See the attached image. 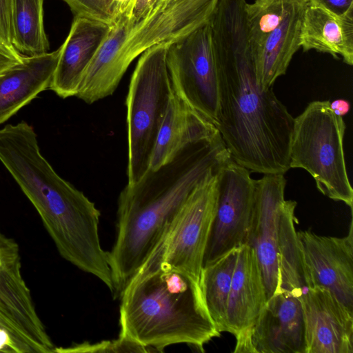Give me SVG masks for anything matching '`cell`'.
Listing matches in <instances>:
<instances>
[{
  "label": "cell",
  "mask_w": 353,
  "mask_h": 353,
  "mask_svg": "<svg viewBox=\"0 0 353 353\" xmlns=\"http://www.w3.org/2000/svg\"><path fill=\"white\" fill-rule=\"evenodd\" d=\"M346 125L329 101H314L294 118L290 142V168L305 170L318 190L342 201L352 212L353 189L345 165L343 139Z\"/></svg>",
  "instance_id": "obj_6"
},
{
  "label": "cell",
  "mask_w": 353,
  "mask_h": 353,
  "mask_svg": "<svg viewBox=\"0 0 353 353\" xmlns=\"http://www.w3.org/2000/svg\"><path fill=\"white\" fill-rule=\"evenodd\" d=\"M239 248L204 266L200 284L205 303L217 330L227 332V307Z\"/></svg>",
  "instance_id": "obj_22"
},
{
  "label": "cell",
  "mask_w": 353,
  "mask_h": 353,
  "mask_svg": "<svg viewBox=\"0 0 353 353\" xmlns=\"http://www.w3.org/2000/svg\"><path fill=\"white\" fill-rule=\"evenodd\" d=\"M232 158L219 132L181 150L128 184L118 199L117 236L108 252L115 297L139 271L195 188Z\"/></svg>",
  "instance_id": "obj_2"
},
{
  "label": "cell",
  "mask_w": 353,
  "mask_h": 353,
  "mask_svg": "<svg viewBox=\"0 0 353 353\" xmlns=\"http://www.w3.org/2000/svg\"><path fill=\"white\" fill-rule=\"evenodd\" d=\"M283 174H265L254 180L255 199L248 245L255 250L261 268L268 299L278 281L279 221L285 199Z\"/></svg>",
  "instance_id": "obj_15"
},
{
  "label": "cell",
  "mask_w": 353,
  "mask_h": 353,
  "mask_svg": "<svg viewBox=\"0 0 353 353\" xmlns=\"http://www.w3.org/2000/svg\"><path fill=\"white\" fill-rule=\"evenodd\" d=\"M219 172L195 188L142 266L163 263L200 281L216 209Z\"/></svg>",
  "instance_id": "obj_8"
},
{
  "label": "cell",
  "mask_w": 353,
  "mask_h": 353,
  "mask_svg": "<svg viewBox=\"0 0 353 353\" xmlns=\"http://www.w3.org/2000/svg\"><path fill=\"white\" fill-rule=\"evenodd\" d=\"M170 44L154 46L139 57L126 99L128 184L137 182L150 168L151 157L174 92L167 64Z\"/></svg>",
  "instance_id": "obj_7"
},
{
  "label": "cell",
  "mask_w": 353,
  "mask_h": 353,
  "mask_svg": "<svg viewBox=\"0 0 353 353\" xmlns=\"http://www.w3.org/2000/svg\"><path fill=\"white\" fill-rule=\"evenodd\" d=\"M12 0H0V43L13 46Z\"/></svg>",
  "instance_id": "obj_27"
},
{
  "label": "cell",
  "mask_w": 353,
  "mask_h": 353,
  "mask_svg": "<svg viewBox=\"0 0 353 353\" xmlns=\"http://www.w3.org/2000/svg\"><path fill=\"white\" fill-rule=\"evenodd\" d=\"M59 52V48L52 52L23 55L21 63L0 76V124L50 88Z\"/></svg>",
  "instance_id": "obj_18"
},
{
  "label": "cell",
  "mask_w": 353,
  "mask_h": 353,
  "mask_svg": "<svg viewBox=\"0 0 353 353\" xmlns=\"http://www.w3.org/2000/svg\"><path fill=\"white\" fill-rule=\"evenodd\" d=\"M301 47L314 50L353 64V8L343 15L307 5L301 24Z\"/></svg>",
  "instance_id": "obj_21"
},
{
  "label": "cell",
  "mask_w": 353,
  "mask_h": 353,
  "mask_svg": "<svg viewBox=\"0 0 353 353\" xmlns=\"http://www.w3.org/2000/svg\"><path fill=\"white\" fill-rule=\"evenodd\" d=\"M134 1V0H112L114 25L121 17H125L130 18Z\"/></svg>",
  "instance_id": "obj_32"
},
{
  "label": "cell",
  "mask_w": 353,
  "mask_h": 353,
  "mask_svg": "<svg viewBox=\"0 0 353 353\" xmlns=\"http://www.w3.org/2000/svg\"><path fill=\"white\" fill-rule=\"evenodd\" d=\"M43 3L44 0H12V45L23 55L49 52Z\"/></svg>",
  "instance_id": "obj_23"
},
{
  "label": "cell",
  "mask_w": 353,
  "mask_h": 353,
  "mask_svg": "<svg viewBox=\"0 0 353 353\" xmlns=\"http://www.w3.org/2000/svg\"><path fill=\"white\" fill-rule=\"evenodd\" d=\"M306 0H296L282 23L252 50L256 81L263 90L272 88L301 48V29Z\"/></svg>",
  "instance_id": "obj_20"
},
{
  "label": "cell",
  "mask_w": 353,
  "mask_h": 353,
  "mask_svg": "<svg viewBox=\"0 0 353 353\" xmlns=\"http://www.w3.org/2000/svg\"><path fill=\"white\" fill-rule=\"evenodd\" d=\"M17 183L38 212L61 256L99 279L112 292L109 254L101 245V213L95 204L45 159L26 165Z\"/></svg>",
  "instance_id": "obj_4"
},
{
  "label": "cell",
  "mask_w": 353,
  "mask_h": 353,
  "mask_svg": "<svg viewBox=\"0 0 353 353\" xmlns=\"http://www.w3.org/2000/svg\"><path fill=\"white\" fill-rule=\"evenodd\" d=\"M268 300L254 249L242 245L233 273L227 307V332L237 336L257 319Z\"/></svg>",
  "instance_id": "obj_17"
},
{
  "label": "cell",
  "mask_w": 353,
  "mask_h": 353,
  "mask_svg": "<svg viewBox=\"0 0 353 353\" xmlns=\"http://www.w3.org/2000/svg\"><path fill=\"white\" fill-rule=\"evenodd\" d=\"M167 64L174 92L214 125L219 75L210 22L170 44Z\"/></svg>",
  "instance_id": "obj_9"
},
{
  "label": "cell",
  "mask_w": 353,
  "mask_h": 353,
  "mask_svg": "<svg viewBox=\"0 0 353 353\" xmlns=\"http://www.w3.org/2000/svg\"><path fill=\"white\" fill-rule=\"evenodd\" d=\"M330 105L336 115L342 117L348 113L350 109L349 101L345 99H336L332 102L330 101Z\"/></svg>",
  "instance_id": "obj_33"
},
{
  "label": "cell",
  "mask_w": 353,
  "mask_h": 353,
  "mask_svg": "<svg viewBox=\"0 0 353 353\" xmlns=\"http://www.w3.org/2000/svg\"><path fill=\"white\" fill-rule=\"evenodd\" d=\"M246 0H219L209 21L219 75L214 124L232 159L249 172L285 174L294 118L255 73Z\"/></svg>",
  "instance_id": "obj_1"
},
{
  "label": "cell",
  "mask_w": 353,
  "mask_h": 353,
  "mask_svg": "<svg viewBox=\"0 0 353 353\" xmlns=\"http://www.w3.org/2000/svg\"><path fill=\"white\" fill-rule=\"evenodd\" d=\"M23 55L14 47L0 43V76L11 68L21 63Z\"/></svg>",
  "instance_id": "obj_29"
},
{
  "label": "cell",
  "mask_w": 353,
  "mask_h": 353,
  "mask_svg": "<svg viewBox=\"0 0 353 353\" xmlns=\"http://www.w3.org/2000/svg\"><path fill=\"white\" fill-rule=\"evenodd\" d=\"M75 16L88 17L114 25L112 0H63Z\"/></svg>",
  "instance_id": "obj_26"
},
{
  "label": "cell",
  "mask_w": 353,
  "mask_h": 353,
  "mask_svg": "<svg viewBox=\"0 0 353 353\" xmlns=\"http://www.w3.org/2000/svg\"><path fill=\"white\" fill-rule=\"evenodd\" d=\"M219 0H172L139 21L121 17L87 68L78 98L93 103L113 94L129 65L150 48L174 43L207 23Z\"/></svg>",
  "instance_id": "obj_5"
},
{
  "label": "cell",
  "mask_w": 353,
  "mask_h": 353,
  "mask_svg": "<svg viewBox=\"0 0 353 353\" xmlns=\"http://www.w3.org/2000/svg\"><path fill=\"white\" fill-rule=\"evenodd\" d=\"M112 26L88 17L75 16L63 44L50 89L65 99L76 96L83 77Z\"/></svg>",
  "instance_id": "obj_16"
},
{
  "label": "cell",
  "mask_w": 353,
  "mask_h": 353,
  "mask_svg": "<svg viewBox=\"0 0 353 353\" xmlns=\"http://www.w3.org/2000/svg\"><path fill=\"white\" fill-rule=\"evenodd\" d=\"M172 0H155L152 10H159L167 6Z\"/></svg>",
  "instance_id": "obj_34"
},
{
  "label": "cell",
  "mask_w": 353,
  "mask_h": 353,
  "mask_svg": "<svg viewBox=\"0 0 353 353\" xmlns=\"http://www.w3.org/2000/svg\"><path fill=\"white\" fill-rule=\"evenodd\" d=\"M301 301L305 353H352L353 311L321 287L308 288Z\"/></svg>",
  "instance_id": "obj_14"
},
{
  "label": "cell",
  "mask_w": 353,
  "mask_h": 353,
  "mask_svg": "<svg viewBox=\"0 0 353 353\" xmlns=\"http://www.w3.org/2000/svg\"><path fill=\"white\" fill-rule=\"evenodd\" d=\"M20 258L17 243L0 230V270Z\"/></svg>",
  "instance_id": "obj_28"
},
{
  "label": "cell",
  "mask_w": 353,
  "mask_h": 353,
  "mask_svg": "<svg viewBox=\"0 0 353 353\" xmlns=\"http://www.w3.org/2000/svg\"><path fill=\"white\" fill-rule=\"evenodd\" d=\"M301 288L278 287L256 321L235 336L234 353H305Z\"/></svg>",
  "instance_id": "obj_11"
},
{
  "label": "cell",
  "mask_w": 353,
  "mask_h": 353,
  "mask_svg": "<svg viewBox=\"0 0 353 353\" xmlns=\"http://www.w3.org/2000/svg\"><path fill=\"white\" fill-rule=\"evenodd\" d=\"M308 288L329 290L353 311V223L344 237L297 232Z\"/></svg>",
  "instance_id": "obj_12"
},
{
  "label": "cell",
  "mask_w": 353,
  "mask_h": 353,
  "mask_svg": "<svg viewBox=\"0 0 353 353\" xmlns=\"http://www.w3.org/2000/svg\"><path fill=\"white\" fill-rule=\"evenodd\" d=\"M20 258L0 270V330L14 353H51L55 348L21 274Z\"/></svg>",
  "instance_id": "obj_13"
},
{
  "label": "cell",
  "mask_w": 353,
  "mask_h": 353,
  "mask_svg": "<svg viewBox=\"0 0 353 353\" xmlns=\"http://www.w3.org/2000/svg\"><path fill=\"white\" fill-rule=\"evenodd\" d=\"M296 0H255L245 6L249 42L252 50L283 21Z\"/></svg>",
  "instance_id": "obj_24"
},
{
  "label": "cell",
  "mask_w": 353,
  "mask_h": 353,
  "mask_svg": "<svg viewBox=\"0 0 353 353\" xmlns=\"http://www.w3.org/2000/svg\"><path fill=\"white\" fill-rule=\"evenodd\" d=\"M155 0H134L130 19L137 22L147 17L152 10Z\"/></svg>",
  "instance_id": "obj_31"
},
{
  "label": "cell",
  "mask_w": 353,
  "mask_h": 353,
  "mask_svg": "<svg viewBox=\"0 0 353 353\" xmlns=\"http://www.w3.org/2000/svg\"><path fill=\"white\" fill-rule=\"evenodd\" d=\"M54 352H149V350L136 343L119 336L113 341L97 343L85 342L68 347H55Z\"/></svg>",
  "instance_id": "obj_25"
},
{
  "label": "cell",
  "mask_w": 353,
  "mask_h": 353,
  "mask_svg": "<svg viewBox=\"0 0 353 353\" xmlns=\"http://www.w3.org/2000/svg\"><path fill=\"white\" fill-rule=\"evenodd\" d=\"M307 5L322 7L336 14L343 15L353 8V0H306Z\"/></svg>",
  "instance_id": "obj_30"
},
{
  "label": "cell",
  "mask_w": 353,
  "mask_h": 353,
  "mask_svg": "<svg viewBox=\"0 0 353 353\" xmlns=\"http://www.w3.org/2000/svg\"><path fill=\"white\" fill-rule=\"evenodd\" d=\"M254 199V180L231 158L219 172L217 205L203 268L248 243Z\"/></svg>",
  "instance_id": "obj_10"
},
{
  "label": "cell",
  "mask_w": 353,
  "mask_h": 353,
  "mask_svg": "<svg viewBox=\"0 0 353 353\" xmlns=\"http://www.w3.org/2000/svg\"><path fill=\"white\" fill-rule=\"evenodd\" d=\"M119 337L149 350L185 343L203 351L220 336L206 307L200 281L163 263L143 265L120 296Z\"/></svg>",
  "instance_id": "obj_3"
},
{
  "label": "cell",
  "mask_w": 353,
  "mask_h": 353,
  "mask_svg": "<svg viewBox=\"0 0 353 353\" xmlns=\"http://www.w3.org/2000/svg\"><path fill=\"white\" fill-rule=\"evenodd\" d=\"M218 132L213 123L174 91L157 135L149 168H159L187 145L209 138Z\"/></svg>",
  "instance_id": "obj_19"
}]
</instances>
